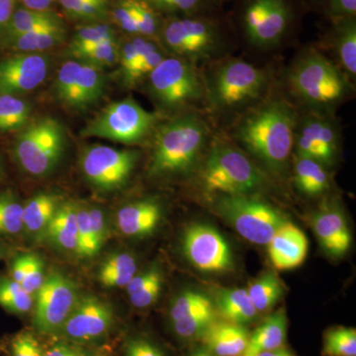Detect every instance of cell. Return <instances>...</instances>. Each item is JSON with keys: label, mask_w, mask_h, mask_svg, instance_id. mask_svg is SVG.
<instances>
[{"label": "cell", "mask_w": 356, "mask_h": 356, "mask_svg": "<svg viewBox=\"0 0 356 356\" xmlns=\"http://www.w3.org/2000/svg\"><path fill=\"white\" fill-rule=\"evenodd\" d=\"M343 145V128L337 113L297 110L294 152L330 168L336 165Z\"/></svg>", "instance_id": "cell-12"}, {"label": "cell", "mask_w": 356, "mask_h": 356, "mask_svg": "<svg viewBox=\"0 0 356 356\" xmlns=\"http://www.w3.org/2000/svg\"><path fill=\"white\" fill-rule=\"evenodd\" d=\"M31 104L21 95L0 93V132H19L31 121Z\"/></svg>", "instance_id": "cell-34"}, {"label": "cell", "mask_w": 356, "mask_h": 356, "mask_svg": "<svg viewBox=\"0 0 356 356\" xmlns=\"http://www.w3.org/2000/svg\"><path fill=\"white\" fill-rule=\"evenodd\" d=\"M218 308L225 320L242 325L254 321L257 313L245 289L224 290L220 293Z\"/></svg>", "instance_id": "cell-32"}, {"label": "cell", "mask_w": 356, "mask_h": 356, "mask_svg": "<svg viewBox=\"0 0 356 356\" xmlns=\"http://www.w3.org/2000/svg\"><path fill=\"white\" fill-rule=\"evenodd\" d=\"M218 214L248 242L267 245L285 221L270 204L257 195H222L214 198Z\"/></svg>", "instance_id": "cell-11"}, {"label": "cell", "mask_w": 356, "mask_h": 356, "mask_svg": "<svg viewBox=\"0 0 356 356\" xmlns=\"http://www.w3.org/2000/svg\"><path fill=\"white\" fill-rule=\"evenodd\" d=\"M208 310H214V306L207 296L198 292L186 291L173 302L170 317L172 323L192 314Z\"/></svg>", "instance_id": "cell-46"}, {"label": "cell", "mask_w": 356, "mask_h": 356, "mask_svg": "<svg viewBox=\"0 0 356 356\" xmlns=\"http://www.w3.org/2000/svg\"><path fill=\"white\" fill-rule=\"evenodd\" d=\"M296 120V108L276 86L266 99L221 132L250 158L280 173L292 159Z\"/></svg>", "instance_id": "cell-2"}, {"label": "cell", "mask_w": 356, "mask_h": 356, "mask_svg": "<svg viewBox=\"0 0 356 356\" xmlns=\"http://www.w3.org/2000/svg\"><path fill=\"white\" fill-rule=\"evenodd\" d=\"M228 14L238 39L254 53H273L298 36L309 13L306 0H232Z\"/></svg>", "instance_id": "cell-4"}, {"label": "cell", "mask_w": 356, "mask_h": 356, "mask_svg": "<svg viewBox=\"0 0 356 356\" xmlns=\"http://www.w3.org/2000/svg\"><path fill=\"white\" fill-rule=\"evenodd\" d=\"M163 278L161 274L152 280L146 287L143 288L139 292L131 295L130 302L135 308L143 309L151 306L158 299L161 293Z\"/></svg>", "instance_id": "cell-48"}, {"label": "cell", "mask_w": 356, "mask_h": 356, "mask_svg": "<svg viewBox=\"0 0 356 356\" xmlns=\"http://www.w3.org/2000/svg\"><path fill=\"white\" fill-rule=\"evenodd\" d=\"M140 152L116 149L104 145L84 147L79 156V168L89 184L102 191H115L127 184Z\"/></svg>", "instance_id": "cell-13"}, {"label": "cell", "mask_w": 356, "mask_h": 356, "mask_svg": "<svg viewBox=\"0 0 356 356\" xmlns=\"http://www.w3.org/2000/svg\"><path fill=\"white\" fill-rule=\"evenodd\" d=\"M159 274H161V273H159V269L156 268V267H153V268L149 269V270L146 271V273L134 276L132 280H131L130 282L128 283L127 286H126L129 296L139 292L143 288L146 287L147 285L149 284L152 280H154L156 276L159 275Z\"/></svg>", "instance_id": "cell-52"}, {"label": "cell", "mask_w": 356, "mask_h": 356, "mask_svg": "<svg viewBox=\"0 0 356 356\" xmlns=\"http://www.w3.org/2000/svg\"><path fill=\"white\" fill-rule=\"evenodd\" d=\"M65 15L81 24L106 22L114 0H58Z\"/></svg>", "instance_id": "cell-33"}, {"label": "cell", "mask_w": 356, "mask_h": 356, "mask_svg": "<svg viewBox=\"0 0 356 356\" xmlns=\"http://www.w3.org/2000/svg\"><path fill=\"white\" fill-rule=\"evenodd\" d=\"M89 219H90L91 227H92L93 235L98 245L102 248L105 238L107 236L106 222L102 211L98 208H88Z\"/></svg>", "instance_id": "cell-51"}, {"label": "cell", "mask_w": 356, "mask_h": 356, "mask_svg": "<svg viewBox=\"0 0 356 356\" xmlns=\"http://www.w3.org/2000/svg\"><path fill=\"white\" fill-rule=\"evenodd\" d=\"M161 217V207L154 199H143L123 206L117 212L119 231L128 236H144L153 233Z\"/></svg>", "instance_id": "cell-24"}, {"label": "cell", "mask_w": 356, "mask_h": 356, "mask_svg": "<svg viewBox=\"0 0 356 356\" xmlns=\"http://www.w3.org/2000/svg\"><path fill=\"white\" fill-rule=\"evenodd\" d=\"M277 88L296 110L331 113L355 95V83L316 43L299 49L277 77Z\"/></svg>", "instance_id": "cell-3"}, {"label": "cell", "mask_w": 356, "mask_h": 356, "mask_svg": "<svg viewBox=\"0 0 356 356\" xmlns=\"http://www.w3.org/2000/svg\"><path fill=\"white\" fill-rule=\"evenodd\" d=\"M114 324L111 307L93 295L77 300L74 310L57 334L64 341L86 346L109 334Z\"/></svg>", "instance_id": "cell-16"}, {"label": "cell", "mask_w": 356, "mask_h": 356, "mask_svg": "<svg viewBox=\"0 0 356 356\" xmlns=\"http://www.w3.org/2000/svg\"><path fill=\"white\" fill-rule=\"evenodd\" d=\"M161 47L158 39L142 36H128L120 43L118 65L122 83L126 88H136L145 83L161 63L158 50Z\"/></svg>", "instance_id": "cell-19"}, {"label": "cell", "mask_w": 356, "mask_h": 356, "mask_svg": "<svg viewBox=\"0 0 356 356\" xmlns=\"http://www.w3.org/2000/svg\"><path fill=\"white\" fill-rule=\"evenodd\" d=\"M116 38V30L107 22L81 24L70 39L67 55L70 56L76 51L86 50L102 42Z\"/></svg>", "instance_id": "cell-37"}, {"label": "cell", "mask_w": 356, "mask_h": 356, "mask_svg": "<svg viewBox=\"0 0 356 356\" xmlns=\"http://www.w3.org/2000/svg\"><path fill=\"white\" fill-rule=\"evenodd\" d=\"M309 13L320 14L325 21L356 17V0H306Z\"/></svg>", "instance_id": "cell-44"}, {"label": "cell", "mask_w": 356, "mask_h": 356, "mask_svg": "<svg viewBox=\"0 0 356 356\" xmlns=\"http://www.w3.org/2000/svg\"><path fill=\"white\" fill-rule=\"evenodd\" d=\"M3 177V165H2L1 159H0V180Z\"/></svg>", "instance_id": "cell-57"}, {"label": "cell", "mask_w": 356, "mask_h": 356, "mask_svg": "<svg viewBox=\"0 0 356 356\" xmlns=\"http://www.w3.org/2000/svg\"><path fill=\"white\" fill-rule=\"evenodd\" d=\"M145 92L165 118L189 111H202V70L184 58L168 56L149 74Z\"/></svg>", "instance_id": "cell-8"}, {"label": "cell", "mask_w": 356, "mask_h": 356, "mask_svg": "<svg viewBox=\"0 0 356 356\" xmlns=\"http://www.w3.org/2000/svg\"><path fill=\"white\" fill-rule=\"evenodd\" d=\"M125 356H166L163 351L144 337H133L125 346Z\"/></svg>", "instance_id": "cell-49"}, {"label": "cell", "mask_w": 356, "mask_h": 356, "mask_svg": "<svg viewBox=\"0 0 356 356\" xmlns=\"http://www.w3.org/2000/svg\"><path fill=\"white\" fill-rule=\"evenodd\" d=\"M106 77L99 67L70 60L60 65L53 83L56 100L74 111H86L104 95Z\"/></svg>", "instance_id": "cell-14"}, {"label": "cell", "mask_w": 356, "mask_h": 356, "mask_svg": "<svg viewBox=\"0 0 356 356\" xmlns=\"http://www.w3.org/2000/svg\"><path fill=\"white\" fill-rule=\"evenodd\" d=\"M95 351L86 346L63 341L51 346L44 351V356H91Z\"/></svg>", "instance_id": "cell-50"}, {"label": "cell", "mask_w": 356, "mask_h": 356, "mask_svg": "<svg viewBox=\"0 0 356 356\" xmlns=\"http://www.w3.org/2000/svg\"><path fill=\"white\" fill-rule=\"evenodd\" d=\"M23 229V204L10 189L0 192V235H16Z\"/></svg>", "instance_id": "cell-40"}, {"label": "cell", "mask_w": 356, "mask_h": 356, "mask_svg": "<svg viewBox=\"0 0 356 356\" xmlns=\"http://www.w3.org/2000/svg\"><path fill=\"white\" fill-rule=\"evenodd\" d=\"M11 278L29 294L37 293L44 280L43 261L36 254L19 255L11 266Z\"/></svg>", "instance_id": "cell-36"}, {"label": "cell", "mask_w": 356, "mask_h": 356, "mask_svg": "<svg viewBox=\"0 0 356 356\" xmlns=\"http://www.w3.org/2000/svg\"><path fill=\"white\" fill-rule=\"evenodd\" d=\"M69 57L72 60L104 70L105 67L118 65L120 58V42L118 41V38L108 40L86 50L76 51Z\"/></svg>", "instance_id": "cell-39"}, {"label": "cell", "mask_w": 356, "mask_h": 356, "mask_svg": "<svg viewBox=\"0 0 356 356\" xmlns=\"http://www.w3.org/2000/svg\"><path fill=\"white\" fill-rule=\"evenodd\" d=\"M197 172L201 189L208 197L257 195L269 184L254 159L218 130Z\"/></svg>", "instance_id": "cell-7"}, {"label": "cell", "mask_w": 356, "mask_h": 356, "mask_svg": "<svg viewBox=\"0 0 356 356\" xmlns=\"http://www.w3.org/2000/svg\"><path fill=\"white\" fill-rule=\"evenodd\" d=\"M163 17L225 13L226 0H145Z\"/></svg>", "instance_id": "cell-31"}, {"label": "cell", "mask_w": 356, "mask_h": 356, "mask_svg": "<svg viewBox=\"0 0 356 356\" xmlns=\"http://www.w3.org/2000/svg\"><path fill=\"white\" fill-rule=\"evenodd\" d=\"M91 356H109V355H107L106 353H93V355H91Z\"/></svg>", "instance_id": "cell-58"}, {"label": "cell", "mask_w": 356, "mask_h": 356, "mask_svg": "<svg viewBox=\"0 0 356 356\" xmlns=\"http://www.w3.org/2000/svg\"><path fill=\"white\" fill-rule=\"evenodd\" d=\"M77 250L81 257H92L99 252L102 248L96 242L88 208L76 204Z\"/></svg>", "instance_id": "cell-45"}, {"label": "cell", "mask_w": 356, "mask_h": 356, "mask_svg": "<svg viewBox=\"0 0 356 356\" xmlns=\"http://www.w3.org/2000/svg\"><path fill=\"white\" fill-rule=\"evenodd\" d=\"M36 294L35 329L42 334H57L79 298L76 284L54 271L44 277Z\"/></svg>", "instance_id": "cell-15"}, {"label": "cell", "mask_w": 356, "mask_h": 356, "mask_svg": "<svg viewBox=\"0 0 356 356\" xmlns=\"http://www.w3.org/2000/svg\"><path fill=\"white\" fill-rule=\"evenodd\" d=\"M163 119L158 112L147 111L133 97H126L104 107L86 124L81 136L131 146L151 138Z\"/></svg>", "instance_id": "cell-10"}, {"label": "cell", "mask_w": 356, "mask_h": 356, "mask_svg": "<svg viewBox=\"0 0 356 356\" xmlns=\"http://www.w3.org/2000/svg\"><path fill=\"white\" fill-rule=\"evenodd\" d=\"M184 250L189 262L201 271L222 273L233 264L224 236L207 225H193L185 231Z\"/></svg>", "instance_id": "cell-17"}, {"label": "cell", "mask_w": 356, "mask_h": 356, "mask_svg": "<svg viewBox=\"0 0 356 356\" xmlns=\"http://www.w3.org/2000/svg\"><path fill=\"white\" fill-rule=\"evenodd\" d=\"M308 240L303 232L289 222H283L267 243L271 264L278 270H290L305 261Z\"/></svg>", "instance_id": "cell-22"}, {"label": "cell", "mask_w": 356, "mask_h": 356, "mask_svg": "<svg viewBox=\"0 0 356 356\" xmlns=\"http://www.w3.org/2000/svg\"><path fill=\"white\" fill-rule=\"evenodd\" d=\"M317 46L348 79L356 81V17L325 21Z\"/></svg>", "instance_id": "cell-20"}, {"label": "cell", "mask_w": 356, "mask_h": 356, "mask_svg": "<svg viewBox=\"0 0 356 356\" xmlns=\"http://www.w3.org/2000/svg\"><path fill=\"white\" fill-rule=\"evenodd\" d=\"M247 291L255 310L264 312L277 303L284 290L277 275L268 273L255 280Z\"/></svg>", "instance_id": "cell-38"}, {"label": "cell", "mask_w": 356, "mask_h": 356, "mask_svg": "<svg viewBox=\"0 0 356 356\" xmlns=\"http://www.w3.org/2000/svg\"><path fill=\"white\" fill-rule=\"evenodd\" d=\"M0 307L9 313L22 315L31 311L32 295L13 278L0 280Z\"/></svg>", "instance_id": "cell-41"}, {"label": "cell", "mask_w": 356, "mask_h": 356, "mask_svg": "<svg viewBox=\"0 0 356 356\" xmlns=\"http://www.w3.org/2000/svg\"><path fill=\"white\" fill-rule=\"evenodd\" d=\"M50 60L43 53H16L0 60V93L21 95L46 81Z\"/></svg>", "instance_id": "cell-18"}, {"label": "cell", "mask_w": 356, "mask_h": 356, "mask_svg": "<svg viewBox=\"0 0 356 356\" xmlns=\"http://www.w3.org/2000/svg\"><path fill=\"white\" fill-rule=\"evenodd\" d=\"M2 254H3V252H2L1 248H0V259H1Z\"/></svg>", "instance_id": "cell-59"}, {"label": "cell", "mask_w": 356, "mask_h": 356, "mask_svg": "<svg viewBox=\"0 0 356 356\" xmlns=\"http://www.w3.org/2000/svg\"><path fill=\"white\" fill-rule=\"evenodd\" d=\"M65 35V26L42 28L9 40L3 47L14 53H44L62 44Z\"/></svg>", "instance_id": "cell-29"}, {"label": "cell", "mask_w": 356, "mask_h": 356, "mask_svg": "<svg viewBox=\"0 0 356 356\" xmlns=\"http://www.w3.org/2000/svg\"><path fill=\"white\" fill-rule=\"evenodd\" d=\"M191 356H214L213 355H211V353H208V351H206L205 350H198L196 351H194L193 353Z\"/></svg>", "instance_id": "cell-56"}, {"label": "cell", "mask_w": 356, "mask_h": 356, "mask_svg": "<svg viewBox=\"0 0 356 356\" xmlns=\"http://www.w3.org/2000/svg\"><path fill=\"white\" fill-rule=\"evenodd\" d=\"M16 7V0H0V47L2 46L7 26L13 17Z\"/></svg>", "instance_id": "cell-53"}, {"label": "cell", "mask_w": 356, "mask_h": 356, "mask_svg": "<svg viewBox=\"0 0 356 356\" xmlns=\"http://www.w3.org/2000/svg\"><path fill=\"white\" fill-rule=\"evenodd\" d=\"M287 334V317L283 310L276 312L250 334L247 350L243 356L284 348Z\"/></svg>", "instance_id": "cell-26"}, {"label": "cell", "mask_w": 356, "mask_h": 356, "mask_svg": "<svg viewBox=\"0 0 356 356\" xmlns=\"http://www.w3.org/2000/svg\"><path fill=\"white\" fill-rule=\"evenodd\" d=\"M44 231L48 238L58 247L76 252V204L60 203L55 216Z\"/></svg>", "instance_id": "cell-28"}, {"label": "cell", "mask_w": 356, "mask_h": 356, "mask_svg": "<svg viewBox=\"0 0 356 356\" xmlns=\"http://www.w3.org/2000/svg\"><path fill=\"white\" fill-rule=\"evenodd\" d=\"M314 231L327 254L343 257L351 245V235L343 211L336 202H325L312 217Z\"/></svg>", "instance_id": "cell-21"}, {"label": "cell", "mask_w": 356, "mask_h": 356, "mask_svg": "<svg viewBox=\"0 0 356 356\" xmlns=\"http://www.w3.org/2000/svg\"><path fill=\"white\" fill-rule=\"evenodd\" d=\"M137 262L127 252L113 254L106 259L99 270V281L106 288L126 287L137 273Z\"/></svg>", "instance_id": "cell-35"}, {"label": "cell", "mask_w": 356, "mask_h": 356, "mask_svg": "<svg viewBox=\"0 0 356 356\" xmlns=\"http://www.w3.org/2000/svg\"><path fill=\"white\" fill-rule=\"evenodd\" d=\"M323 355L356 356V331L353 327H336L325 334Z\"/></svg>", "instance_id": "cell-42"}, {"label": "cell", "mask_w": 356, "mask_h": 356, "mask_svg": "<svg viewBox=\"0 0 356 356\" xmlns=\"http://www.w3.org/2000/svg\"><path fill=\"white\" fill-rule=\"evenodd\" d=\"M203 113L218 131H225L277 86L273 70L234 55L203 65Z\"/></svg>", "instance_id": "cell-1"}, {"label": "cell", "mask_w": 356, "mask_h": 356, "mask_svg": "<svg viewBox=\"0 0 356 356\" xmlns=\"http://www.w3.org/2000/svg\"><path fill=\"white\" fill-rule=\"evenodd\" d=\"M291 159L295 186L301 193L317 197L331 191L329 168L315 159L301 154L293 153Z\"/></svg>", "instance_id": "cell-25"}, {"label": "cell", "mask_w": 356, "mask_h": 356, "mask_svg": "<svg viewBox=\"0 0 356 356\" xmlns=\"http://www.w3.org/2000/svg\"><path fill=\"white\" fill-rule=\"evenodd\" d=\"M168 56L202 67L233 55L238 39L226 11L203 15L166 16L158 37Z\"/></svg>", "instance_id": "cell-6"}, {"label": "cell", "mask_w": 356, "mask_h": 356, "mask_svg": "<svg viewBox=\"0 0 356 356\" xmlns=\"http://www.w3.org/2000/svg\"><path fill=\"white\" fill-rule=\"evenodd\" d=\"M216 131L202 111L185 112L159 122L151 137L149 177L197 172Z\"/></svg>", "instance_id": "cell-5"}, {"label": "cell", "mask_w": 356, "mask_h": 356, "mask_svg": "<svg viewBox=\"0 0 356 356\" xmlns=\"http://www.w3.org/2000/svg\"><path fill=\"white\" fill-rule=\"evenodd\" d=\"M199 339H202L204 350L214 356H243L250 334L242 325L215 320Z\"/></svg>", "instance_id": "cell-23"}, {"label": "cell", "mask_w": 356, "mask_h": 356, "mask_svg": "<svg viewBox=\"0 0 356 356\" xmlns=\"http://www.w3.org/2000/svg\"><path fill=\"white\" fill-rule=\"evenodd\" d=\"M215 310L199 312L172 323L173 332L184 341L199 339L215 320Z\"/></svg>", "instance_id": "cell-43"}, {"label": "cell", "mask_w": 356, "mask_h": 356, "mask_svg": "<svg viewBox=\"0 0 356 356\" xmlns=\"http://www.w3.org/2000/svg\"><path fill=\"white\" fill-rule=\"evenodd\" d=\"M252 356H293V355L290 351L282 348L276 350L262 351V353H259Z\"/></svg>", "instance_id": "cell-55"}, {"label": "cell", "mask_w": 356, "mask_h": 356, "mask_svg": "<svg viewBox=\"0 0 356 356\" xmlns=\"http://www.w3.org/2000/svg\"><path fill=\"white\" fill-rule=\"evenodd\" d=\"M20 2L23 7L31 9V10H53L51 9L53 3H51L50 0H20Z\"/></svg>", "instance_id": "cell-54"}, {"label": "cell", "mask_w": 356, "mask_h": 356, "mask_svg": "<svg viewBox=\"0 0 356 356\" xmlns=\"http://www.w3.org/2000/svg\"><path fill=\"white\" fill-rule=\"evenodd\" d=\"M44 350L30 332H18L9 343L10 356H44Z\"/></svg>", "instance_id": "cell-47"}, {"label": "cell", "mask_w": 356, "mask_h": 356, "mask_svg": "<svg viewBox=\"0 0 356 356\" xmlns=\"http://www.w3.org/2000/svg\"><path fill=\"white\" fill-rule=\"evenodd\" d=\"M60 205V198L54 194H37L23 205V228L31 234L44 231Z\"/></svg>", "instance_id": "cell-30"}, {"label": "cell", "mask_w": 356, "mask_h": 356, "mask_svg": "<svg viewBox=\"0 0 356 356\" xmlns=\"http://www.w3.org/2000/svg\"><path fill=\"white\" fill-rule=\"evenodd\" d=\"M58 26H65V22L54 10H31L23 6H17L7 26L1 47H3L9 40L25 33Z\"/></svg>", "instance_id": "cell-27"}, {"label": "cell", "mask_w": 356, "mask_h": 356, "mask_svg": "<svg viewBox=\"0 0 356 356\" xmlns=\"http://www.w3.org/2000/svg\"><path fill=\"white\" fill-rule=\"evenodd\" d=\"M65 147L64 125L54 117H40L19 131L14 140L13 158L28 175L43 177L60 165Z\"/></svg>", "instance_id": "cell-9"}]
</instances>
